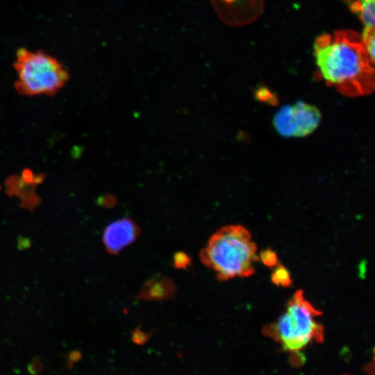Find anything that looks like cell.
Listing matches in <instances>:
<instances>
[{
    "mask_svg": "<svg viewBox=\"0 0 375 375\" xmlns=\"http://www.w3.org/2000/svg\"><path fill=\"white\" fill-rule=\"evenodd\" d=\"M139 233L137 226L129 219H121L109 224L103 235L108 253L116 254L134 242Z\"/></svg>",
    "mask_w": 375,
    "mask_h": 375,
    "instance_id": "6",
    "label": "cell"
},
{
    "mask_svg": "<svg viewBox=\"0 0 375 375\" xmlns=\"http://www.w3.org/2000/svg\"><path fill=\"white\" fill-rule=\"evenodd\" d=\"M219 17L230 25H240L247 21V0H211Z\"/></svg>",
    "mask_w": 375,
    "mask_h": 375,
    "instance_id": "7",
    "label": "cell"
},
{
    "mask_svg": "<svg viewBox=\"0 0 375 375\" xmlns=\"http://www.w3.org/2000/svg\"><path fill=\"white\" fill-rule=\"evenodd\" d=\"M314 55L326 83L347 97L367 95L374 90V62L357 32L342 30L319 35Z\"/></svg>",
    "mask_w": 375,
    "mask_h": 375,
    "instance_id": "1",
    "label": "cell"
},
{
    "mask_svg": "<svg viewBox=\"0 0 375 375\" xmlns=\"http://www.w3.org/2000/svg\"><path fill=\"white\" fill-rule=\"evenodd\" d=\"M272 274V281L277 286L288 287L292 283L289 271L282 265H276Z\"/></svg>",
    "mask_w": 375,
    "mask_h": 375,
    "instance_id": "9",
    "label": "cell"
},
{
    "mask_svg": "<svg viewBox=\"0 0 375 375\" xmlns=\"http://www.w3.org/2000/svg\"><path fill=\"white\" fill-rule=\"evenodd\" d=\"M361 36L365 49L370 59L374 62V28H365Z\"/></svg>",
    "mask_w": 375,
    "mask_h": 375,
    "instance_id": "10",
    "label": "cell"
},
{
    "mask_svg": "<svg viewBox=\"0 0 375 375\" xmlns=\"http://www.w3.org/2000/svg\"><path fill=\"white\" fill-rule=\"evenodd\" d=\"M201 262L220 281L248 277L259 260L250 232L240 225H228L217 231L199 253Z\"/></svg>",
    "mask_w": 375,
    "mask_h": 375,
    "instance_id": "2",
    "label": "cell"
},
{
    "mask_svg": "<svg viewBox=\"0 0 375 375\" xmlns=\"http://www.w3.org/2000/svg\"><path fill=\"white\" fill-rule=\"evenodd\" d=\"M259 259L267 266L273 267L277 264L278 259L276 253L270 249L261 251Z\"/></svg>",
    "mask_w": 375,
    "mask_h": 375,
    "instance_id": "11",
    "label": "cell"
},
{
    "mask_svg": "<svg viewBox=\"0 0 375 375\" xmlns=\"http://www.w3.org/2000/svg\"><path fill=\"white\" fill-rule=\"evenodd\" d=\"M14 68L17 73L15 88L24 95L53 94L69 78L62 64L42 51L19 49Z\"/></svg>",
    "mask_w": 375,
    "mask_h": 375,
    "instance_id": "4",
    "label": "cell"
},
{
    "mask_svg": "<svg viewBox=\"0 0 375 375\" xmlns=\"http://www.w3.org/2000/svg\"><path fill=\"white\" fill-rule=\"evenodd\" d=\"M321 112L315 106L299 101L282 107L274 115L273 123L277 132L285 137H304L319 126Z\"/></svg>",
    "mask_w": 375,
    "mask_h": 375,
    "instance_id": "5",
    "label": "cell"
},
{
    "mask_svg": "<svg viewBox=\"0 0 375 375\" xmlns=\"http://www.w3.org/2000/svg\"><path fill=\"white\" fill-rule=\"evenodd\" d=\"M322 315L306 299L302 290H297L288 301L285 312L276 322L263 327L266 336L279 342L284 350L297 352L312 340H324V328L315 318Z\"/></svg>",
    "mask_w": 375,
    "mask_h": 375,
    "instance_id": "3",
    "label": "cell"
},
{
    "mask_svg": "<svg viewBox=\"0 0 375 375\" xmlns=\"http://www.w3.org/2000/svg\"><path fill=\"white\" fill-rule=\"evenodd\" d=\"M374 0H356L351 2L350 8L358 14L365 28H374Z\"/></svg>",
    "mask_w": 375,
    "mask_h": 375,
    "instance_id": "8",
    "label": "cell"
}]
</instances>
